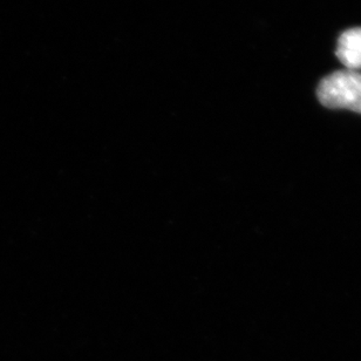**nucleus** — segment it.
<instances>
[{"mask_svg":"<svg viewBox=\"0 0 361 361\" xmlns=\"http://www.w3.org/2000/svg\"><path fill=\"white\" fill-rule=\"evenodd\" d=\"M317 97L326 108L361 114V73L350 70L331 73L320 81Z\"/></svg>","mask_w":361,"mask_h":361,"instance_id":"1","label":"nucleus"},{"mask_svg":"<svg viewBox=\"0 0 361 361\" xmlns=\"http://www.w3.org/2000/svg\"><path fill=\"white\" fill-rule=\"evenodd\" d=\"M336 54L346 70L361 71V27L351 28L341 33Z\"/></svg>","mask_w":361,"mask_h":361,"instance_id":"2","label":"nucleus"}]
</instances>
